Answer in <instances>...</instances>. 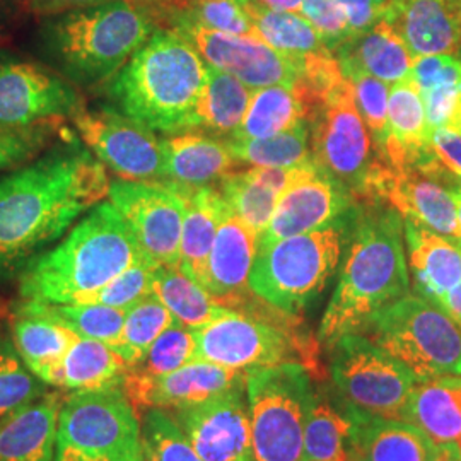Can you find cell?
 <instances>
[{
    "label": "cell",
    "instance_id": "1",
    "mask_svg": "<svg viewBox=\"0 0 461 461\" xmlns=\"http://www.w3.org/2000/svg\"><path fill=\"white\" fill-rule=\"evenodd\" d=\"M106 166L72 133L0 175V282L17 279L43 248L110 195Z\"/></svg>",
    "mask_w": 461,
    "mask_h": 461
},
{
    "label": "cell",
    "instance_id": "2",
    "mask_svg": "<svg viewBox=\"0 0 461 461\" xmlns=\"http://www.w3.org/2000/svg\"><path fill=\"white\" fill-rule=\"evenodd\" d=\"M146 260L125 217L99 202L64 241L34 257L19 274V294L51 304L84 303L132 265Z\"/></svg>",
    "mask_w": 461,
    "mask_h": 461
},
{
    "label": "cell",
    "instance_id": "3",
    "mask_svg": "<svg viewBox=\"0 0 461 461\" xmlns=\"http://www.w3.org/2000/svg\"><path fill=\"white\" fill-rule=\"evenodd\" d=\"M207 66L182 34L158 28L104 86L115 108L152 132L198 129L197 108Z\"/></svg>",
    "mask_w": 461,
    "mask_h": 461
},
{
    "label": "cell",
    "instance_id": "4",
    "mask_svg": "<svg viewBox=\"0 0 461 461\" xmlns=\"http://www.w3.org/2000/svg\"><path fill=\"white\" fill-rule=\"evenodd\" d=\"M158 26L123 0L45 17L40 45L53 68L83 89L104 87Z\"/></svg>",
    "mask_w": 461,
    "mask_h": 461
},
{
    "label": "cell",
    "instance_id": "5",
    "mask_svg": "<svg viewBox=\"0 0 461 461\" xmlns=\"http://www.w3.org/2000/svg\"><path fill=\"white\" fill-rule=\"evenodd\" d=\"M402 232V215L396 211L361 222L321 318L318 339L323 346L330 348L344 335L361 333L375 314L411 293Z\"/></svg>",
    "mask_w": 461,
    "mask_h": 461
},
{
    "label": "cell",
    "instance_id": "6",
    "mask_svg": "<svg viewBox=\"0 0 461 461\" xmlns=\"http://www.w3.org/2000/svg\"><path fill=\"white\" fill-rule=\"evenodd\" d=\"M342 257V230L325 226L258 243L249 291L285 316L299 314L327 287Z\"/></svg>",
    "mask_w": 461,
    "mask_h": 461
},
{
    "label": "cell",
    "instance_id": "7",
    "mask_svg": "<svg viewBox=\"0 0 461 461\" xmlns=\"http://www.w3.org/2000/svg\"><path fill=\"white\" fill-rule=\"evenodd\" d=\"M361 333L403 364L417 381L461 376V325L426 297L396 299Z\"/></svg>",
    "mask_w": 461,
    "mask_h": 461
},
{
    "label": "cell",
    "instance_id": "8",
    "mask_svg": "<svg viewBox=\"0 0 461 461\" xmlns=\"http://www.w3.org/2000/svg\"><path fill=\"white\" fill-rule=\"evenodd\" d=\"M53 461H144L140 420L122 386L79 390L64 400Z\"/></svg>",
    "mask_w": 461,
    "mask_h": 461
},
{
    "label": "cell",
    "instance_id": "9",
    "mask_svg": "<svg viewBox=\"0 0 461 461\" xmlns=\"http://www.w3.org/2000/svg\"><path fill=\"white\" fill-rule=\"evenodd\" d=\"M248 412L257 461H301L314 398L308 367L285 361L247 375Z\"/></svg>",
    "mask_w": 461,
    "mask_h": 461
},
{
    "label": "cell",
    "instance_id": "10",
    "mask_svg": "<svg viewBox=\"0 0 461 461\" xmlns=\"http://www.w3.org/2000/svg\"><path fill=\"white\" fill-rule=\"evenodd\" d=\"M333 398L348 417L403 420L417 379L363 333H348L330 347Z\"/></svg>",
    "mask_w": 461,
    "mask_h": 461
},
{
    "label": "cell",
    "instance_id": "11",
    "mask_svg": "<svg viewBox=\"0 0 461 461\" xmlns=\"http://www.w3.org/2000/svg\"><path fill=\"white\" fill-rule=\"evenodd\" d=\"M313 122L314 165L347 192L364 197L369 176L383 158H373V140L348 79L330 95Z\"/></svg>",
    "mask_w": 461,
    "mask_h": 461
},
{
    "label": "cell",
    "instance_id": "12",
    "mask_svg": "<svg viewBox=\"0 0 461 461\" xmlns=\"http://www.w3.org/2000/svg\"><path fill=\"white\" fill-rule=\"evenodd\" d=\"M76 132L118 178L165 182V140L116 108H83L70 118Z\"/></svg>",
    "mask_w": 461,
    "mask_h": 461
},
{
    "label": "cell",
    "instance_id": "13",
    "mask_svg": "<svg viewBox=\"0 0 461 461\" xmlns=\"http://www.w3.org/2000/svg\"><path fill=\"white\" fill-rule=\"evenodd\" d=\"M110 202L125 217L144 258L154 267H178L185 219L183 186L169 182L110 183Z\"/></svg>",
    "mask_w": 461,
    "mask_h": 461
},
{
    "label": "cell",
    "instance_id": "14",
    "mask_svg": "<svg viewBox=\"0 0 461 461\" xmlns=\"http://www.w3.org/2000/svg\"><path fill=\"white\" fill-rule=\"evenodd\" d=\"M167 30L188 40L207 66L228 72L249 89L277 84L296 86L304 74L306 57L287 55L264 40L221 33L185 17H175Z\"/></svg>",
    "mask_w": 461,
    "mask_h": 461
},
{
    "label": "cell",
    "instance_id": "15",
    "mask_svg": "<svg viewBox=\"0 0 461 461\" xmlns=\"http://www.w3.org/2000/svg\"><path fill=\"white\" fill-rule=\"evenodd\" d=\"M83 106L77 87L57 70L0 53V125L28 127L72 118Z\"/></svg>",
    "mask_w": 461,
    "mask_h": 461
},
{
    "label": "cell",
    "instance_id": "16",
    "mask_svg": "<svg viewBox=\"0 0 461 461\" xmlns=\"http://www.w3.org/2000/svg\"><path fill=\"white\" fill-rule=\"evenodd\" d=\"M195 342L198 361L219 364L247 375L291 361L293 356V339L285 330L236 310L195 330Z\"/></svg>",
    "mask_w": 461,
    "mask_h": 461
},
{
    "label": "cell",
    "instance_id": "17",
    "mask_svg": "<svg viewBox=\"0 0 461 461\" xmlns=\"http://www.w3.org/2000/svg\"><path fill=\"white\" fill-rule=\"evenodd\" d=\"M364 197L384 198L403 219L461 241L453 192L415 166L393 167L381 159L369 176Z\"/></svg>",
    "mask_w": 461,
    "mask_h": 461
},
{
    "label": "cell",
    "instance_id": "18",
    "mask_svg": "<svg viewBox=\"0 0 461 461\" xmlns=\"http://www.w3.org/2000/svg\"><path fill=\"white\" fill-rule=\"evenodd\" d=\"M247 384L203 403L169 411L202 461H257Z\"/></svg>",
    "mask_w": 461,
    "mask_h": 461
},
{
    "label": "cell",
    "instance_id": "19",
    "mask_svg": "<svg viewBox=\"0 0 461 461\" xmlns=\"http://www.w3.org/2000/svg\"><path fill=\"white\" fill-rule=\"evenodd\" d=\"M245 384L247 373L197 359L156 378H142L127 373L122 388L137 411H176L203 403Z\"/></svg>",
    "mask_w": 461,
    "mask_h": 461
},
{
    "label": "cell",
    "instance_id": "20",
    "mask_svg": "<svg viewBox=\"0 0 461 461\" xmlns=\"http://www.w3.org/2000/svg\"><path fill=\"white\" fill-rule=\"evenodd\" d=\"M383 21L413 59L461 50V0H388Z\"/></svg>",
    "mask_w": 461,
    "mask_h": 461
},
{
    "label": "cell",
    "instance_id": "21",
    "mask_svg": "<svg viewBox=\"0 0 461 461\" xmlns=\"http://www.w3.org/2000/svg\"><path fill=\"white\" fill-rule=\"evenodd\" d=\"M258 238L230 207L217 228L205 289L230 310L240 312L247 304L249 272L258 251Z\"/></svg>",
    "mask_w": 461,
    "mask_h": 461
},
{
    "label": "cell",
    "instance_id": "22",
    "mask_svg": "<svg viewBox=\"0 0 461 461\" xmlns=\"http://www.w3.org/2000/svg\"><path fill=\"white\" fill-rule=\"evenodd\" d=\"M348 205L347 190L323 171L291 185L280 197L274 217L258 238L270 243L330 226Z\"/></svg>",
    "mask_w": 461,
    "mask_h": 461
},
{
    "label": "cell",
    "instance_id": "23",
    "mask_svg": "<svg viewBox=\"0 0 461 461\" xmlns=\"http://www.w3.org/2000/svg\"><path fill=\"white\" fill-rule=\"evenodd\" d=\"M379 156L393 167H420L432 158L424 101L411 74L390 87L388 132Z\"/></svg>",
    "mask_w": 461,
    "mask_h": 461
},
{
    "label": "cell",
    "instance_id": "24",
    "mask_svg": "<svg viewBox=\"0 0 461 461\" xmlns=\"http://www.w3.org/2000/svg\"><path fill=\"white\" fill-rule=\"evenodd\" d=\"M348 420L347 461H432L439 451L422 429L407 420L361 415Z\"/></svg>",
    "mask_w": 461,
    "mask_h": 461
},
{
    "label": "cell",
    "instance_id": "25",
    "mask_svg": "<svg viewBox=\"0 0 461 461\" xmlns=\"http://www.w3.org/2000/svg\"><path fill=\"white\" fill-rule=\"evenodd\" d=\"M403 221L415 289L438 304L461 280V245L412 221Z\"/></svg>",
    "mask_w": 461,
    "mask_h": 461
},
{
    "label": "cell",
    "instance_id": "26",
    "mask_svg": "<svg viewBox=\"0 0 461 461\" xmlns=\"http://www.w3.org/2000/svg\"><path fill=\"white\" fill-rule=\"evenodd\" d=\"M62 403L59 393H47L0 419V461H53Z\"/></svg>",
    "mask_w": 461,
    "mask_h": 461
},
{
    "label": "cell",
    "instance_id": "27",
    "mask_svg": "<svg viewBox=\"0 0 461 461\" xmlns=\"http://www.w3.org/2000/svg\"><path fill=\"white\" fill-rule=\"evenodd\" d=\"M342 72H364L386 84L409 77L413 55L400 36L383 19L373 28L350 34L333 49Z\"/></svg>",
    "mask_w": 461,
    "mask_h": 461
},
{
    "label": "cell",
    "instance_id": "28",
    "mask_svg": "<svg viewBox=\"0 0 461 461\" xmlns=\"http://www.w3.org/2000/svg\"><path fill=\"white\" fill-rule=\"evenodd\" d=\"M165 182L188 188L222 180L240 163L226 140L202 133H178L165 139Z\"/></svg>",
    "mask_w": 461,
    "mask_h": 461
},
{
    "label": "cell",
    "instance_id": "29",
    "mask_svg": "<svg viewBox=\"0 0 461 461\" xmlns=\"http://www.w3.org/2000/svg\"><path fill=\"white\" fill-rule=\"evenodd\" d=\"M183 192L185 219L178 268L190 279L197 280L200 285L205 287L209 257L214 247L217 228L224 214L230 211V203L212 186H183Z\"/></svg>",
    "mask_w": 461,
    "mask_h": 461
},
{
    "label": "cell",
    "instance_id": "30",
    "mask_svg": "<svg viewBox=\"0 0 461 461\" xmlns=\"http://www.w3.org/2000/svg\"><path fill=\"white\" fill-rule=\"evenodd\" d=\"M403 420L422 429L436 445H455L461 451V376L417 381Z\"/></svg>",
    "mask_w": 461,
    "mask_h": 461
},
{
    "label": "cell",
    "instance_id": "31",
    "mask_svg": "<svg viewBox=\"0 0 461 461\" xmlns=\"http://www.w3.org/2000/svg\"><path fill=\"white\" fill-rule=\"evenodd\" d=\"M14 314L13 342L23 361L43 383L59 386L60 366L79 337L47 316L21 310Z\"/></svg>",
    "mask_w": 461,
    "mask_h": 461
},
{
    "label": "cell",
    "instance_id": "32",
    "mask_svg": "<svg viewBox=\"0 0 461 461\" xmlns=\"http://www.w3.org/2000/svg\"><path fill=\"white\" fill-rule=\"evenodd\" d=\"M313 104L297 86H268L255 89L240 129L230 139H268L314 120Z\"/></svg>",
    "mask_w": 461,
    "mask_h": 461
},
{
    "label": "cell",
    "instance_id": "33",
    "mask_svg": "<svg viewBox=\"0 0 461 461\" xmlns=\"http://www.w3.org/2000/svg\"><path fill=\"white\" fill-rule=\"evenodd\" d=\"M129 367L112 347L79 337L60 366L59 386L76 392L123 386Z\"/></svg>",
    "mask_w": 461,
    "mask_h": 461
},
{
    "label": "cell",
    "instance_id": "34",
    "mask_svg": "<svg viewBox=\"0 0 461 461\" xmlns=\"http://www.w3.org/2000/svg\"><path fill=\"white\" fill-rule=\"evenodd\" d=\"M154 294L180 325L194 331L230 312V308L217 303L203 285L190 279L178 267H159L156 270Z\"/></svg>",
    "mask_w": 461,
    "mask_h": 461
},
{
    "label": "cell",
    "instance_id": "35",
    "mask_svg": "<svg viewBox=\"0 0 461 461\" xmlns=\"http://www.w3.org/2000/svg\"><path fill=\"white\" fill-rule=\"evenodd\" d=\"M16 310L47 316L50 320L72 330L77 337L98 340L112 348H115L120 342L127 316L125 310L95 303L51 304L24 299L21 304H17Z\"/></svg>",
    "mask_w": 461,
    "mask_h": 461
},
{
    "label": "cell",
    "instance_id": "36",
    "mask_svg": "<svg viewBox=\"0 0 461 461\" xmlns=\"http://www.w3.org/2000/svg\"><path fill=\"white\" fill-rule=\"evenodd\" d=\"M240 4L258 36L272 49L294 57H308L330 50L301 14L272 9L262 0H240Z\"/></svg>",
    "mask_w": 461,
    "mask_h": 461
},
{
    "label": "cell",
    "instance_id": "37",
    "mask_svg": "<svg viewBox=\"0 0 461 461\" xmlns=\"http://www.w3.org/2000/svg\"><path fill=\"white\" fill-rule=\"evenodd\" d=\"M253 91L228 72L207 66V81L198 101V129L236 132L245 118Z\"/></svg>",
    "mask_w": 461,
    "mask_h": 461
},
{
    "label": "cell",
    "instance_id": "38",
    "mask_svg": "<svg viewBox=\"0 0 461 461\" xmlns=\"http://www.w3.org/2000/svg\"><path fill=\"white\" fill-rule=\"evenodd\" d=\"M352 422L329 392H316L306 419L301 461L347 458Z\"/></svg>",
    "mask_w": 461,
    "mask_h": 461
},
{
    "label": "cell",
    "instance_id": "39",
    "mask_svg": "<svg viewBox=\"0 0 461 461\" xmlns=\"http://www.w3.org/2000/svg\"><path fill=\"white\" fill-rule=\"evenodd\" d=\"M221 194L234 214L240 215L258 236L268 228L282 197L279 190L265 182L255 167L224 176Z\"/></svg>",
    "mask_w": 461,
    "mask_h": 461
},
{
    "label": "cell",
    "instance_id": "40",
    "mask_svg": "<svg viewBox=\"0 0 461 461\" xmlns=\"http://www.w3.org/2000/svg\"><path fill=\"white\" fill-rule=\"evenodd\" d=\"M310 131L299 123L287 132L268 139H228L234 158L255 167H293L310 159Z\"/></svg>",
    "mask_w": 461,
    "mask_h": 461
},
{
    "label": "cell",
    "instance_id": "41",
    "mask_svg": "<svg viewBox=\"0 0 461 461\" xmlns=\"http://www.w3.org/2000/svg\"><path fill=\"white\" fill-rule=\"evenodd\" d=\"M175 321L173 314L158 296L150 294L127 312L120 342L113 350L129 366H135L142 361L158 337Z\"/></svg>",
    "mask_w": 461,
    "mask_h": 461
},
{
    "label": "cell",
    "instance_id": "42",
    "mask_svg": "<svg viewBox=\"0 0 461 461\" xmlns=\"http://www.w3.org/2000/svg\"><path fill=\"white\" fill-rule=\"evenodd\" d=\"M47 395V383L23 361L13 340L0 333V419Z\"/></svg>",
    "mask_w": 461,
    "mask_h": 461
},
{
    "label": "cell",
    "instance_id": "43",
    "mask_svg": "<svg viewBox=\"0 0 461 461\" xmlns=\"http://www.w3.org/2000/svg\"><path fill=\"white\" fill-rule=\"evenodd\" d=\"M144 461H202L173 413L148 409L140 419Z\"/></svg>",
    "mask_w": 461,
    "mask_h": 461
},
{
    "label": "cell",
    "instance_id": "44",
    "mask_svg": "<svg viewBox=\"0 0 461 461\" xmlns=\"http://www.w3.org/2000/svg\"><path fill=\"white\" fill-rule=\"evenodd\" d=\"M197 359L195 331L175 321L150 346L142 361L131 366L129 373L142 378L169 375Z\"/></svg>",
    "mask_w": 461,
    "mask_h": 461
},
{
    "label": "cell",
    "instance_id": "45",
    "mask_svg": "<svg viewBox=\"0 0 461 461\" xmlns=\"http://www.w3.org/2000/svg\"><path fill=\"white\" fill-rule=\"evenodd\" d=\"M175 17L190 19L200 26L221 33L262 40L251 24L245 9L241 7L240 0H176L171 21Z\"/></svg>",
    "mask_w": 461,
    "mask_h": 461
},
{
    "label": "cell",
    "instance_id": "46",
    "mask_svg": "<svg viewBox=\"0 0 461 461\" xmlns=\"http://www.w3.org/2000/svg\"><path fill=\"white\" fill-rule=\"evenodd\" d=\"M59 133V120L28 127L0 125V171H13L28 165L53 146Z\"/></svg>",
    "mask_w": 461,
    "mask_h": 461
},
{
    "label": "cell",
    "instance_id": "47",
    "mask_svg": "<svg viewBox=\"0 0 461 461\" xmlns=\"http://www.w3.org/2000/svg\"><path fill=\"white\" fill-rule=\"evenodd\" d=\"M158 267L140 260L127 268L123 274L101 287L98 293L87 297L84 303H95V304H104L118 310L129 312L137 303L142 299L154 294V277H156Z\"/></svg>",
    "mask_w": 461,
    "mask_h": 461
},
{
    "label": "cell",
    "instance_id": "48",
    "mask_svg": "<svg viewBox=\"0 0 461 461\" xmlns=\"http://www.w3.org/2000/svg\"><path fill=\"white\" fill-rule=\"evenodd\" d=\"M344 76L354 86L357 110L363 116L367 131H371L375 137L378 152H381V148L386 139V132H388L390 86L369 74L356 72V70L346 72Z\"/></svg>",
    "mask_w": 461,
    "mask_h": 461
},
{
    "label": "cell",
    "instance_id": "49",
    "mask_svg": "<svg viewBox=\"0 0 461 461\" xmlns=\"http://www.w3.org/2000/svg\"><path fill=\"white\" fill-rule=\"evenodd\" d=\"M299 14L313 26L330 50L337 49L352 34L346 11L337 0H303Z\"/></svg>",
    "mask_w": 461,
    "mask_h": 461
},
{
    "label": "cell",
    "instance_id": "50",
    "mask_svg": "<svg viewBox=\"0 0 461 461\" xmlns=\"http://www.w3.org/2000/svg\"><path fill=\"white\" fill-rule=\"evenodd\" d=\"M411 77L420 93L439 86L461 84V59L455 53L415 57Z\"/></svg>",
    "mask_w": 461,
    "mask_h": 461
},
{
    "label": "cell",
    "instance_id": "51",
    "mask_svg": "<svg viewBox=\"0 0 461 461\" xmlns=\"http://www.w3.org/2000/svg\"><path fill=\"white\" fill-rule=\"evenodd\" d=\"M430 149L436 156L434 178L446 188L453 178H461V135L446 127L430 132Z\"/></svg>",
    "mask_w": 461,
    "mask_h": 461
},
{
    "label": "cell",
    "instance_id": "52",
    "mask_svg": "<svg viewBox=\"0 0 461 461\" xmlns=\"http://www.w3.org/2000/svg\"><path fill=\"white\" fill-rule=\"evenodd\" d=\"M420 95L430 132L441 127H449L461 110V84L432 87Z\"/></svg>",
    "mask_w": 461,
    "mask_h": 461
},
{
    "label": "cell",
    "instance_id": "53",
    "mask_svg": "<svg viewBox=\"0 0 461 461\" xmlns=\"http://www.w3.org/2000/svg\"><path fill=\"white\" fill-rule=\"evenodd\" d=\"M346 11L352 34L373 28L383 19L388 0H337Z\"/></svg>",
    "mask_w": 461,
    "mask_h": 461
},
{
    "label": "cell",
    "instance_id": "54",
    "mask_svg": "<svg viewBox=\"0 0 461 461\" xmlns=\"http://www.w3.org/2000/svg\"><path fill=\"white\" fill-rule=\"evenodd\" d=\"M21 2L30 13L45 19V17L59 16L77 9L93 7L108 0H21Z\"/></svg>",
    "mask_w": 461,
    "mask_h": 461
},
{
    "label": "cell",
    "instance_id": "55",
    "mask_svg": "<svg viewBox=\"0 0 461 461\" xmlns=\"http://www.w3.org/2000/svg\"><path fill=\"white\" fill-rule=\"evenodd\" d=\"M131 4L161 30H166L169 24V19L175 13V4L176 0H123Z\"/></svg>",
    "mask_w": 461,
    "mask_h": 461
},
{
    "label": "cell",
    "instance_id": "56",
    "mask_svg": "<svg viewBox=\"0 0 461 461\" xmlns=\"http://www.w3.org/2000/svg\"><path fill=\"white\" fill-rule=\"evenodd\" d=\"M438 306L461 325V280L438 303Z\"/></svg>",
    "mask_w": 461,
    "mask_h": 461
},
{
    "label": "cell",
    "instance_id": "57",
    "mask_svg": "<svg viewBox=\"0 0 461 461\" xmlns=\"http://www.w3.org/2000/svg\"><path fill=\"white\" fill-rule=\"evenodd\" d=\"M265 5L272 7V9H279V11H287V13H301L303 7V0H262Z\"/></svg>",
    "mask_w": 461,
    "mask_h": 461
},
{
    "label": "cell",
    "instance_id": "58",
    "mask_svg": "<svg viewBox=\"0 0 461 461\" xmlns=\"http://www.w3.org/2000/svg\"><path fill=\"white\" fill-rule=\"evenodd\" d=\"M432 461H461L460 447L455 445H441L436 458Z\"/></svg>",
    "mask_w": 461,
    "mask_h": 461
},
{
    "label": "cell",
    "instance_id": "59",
    "mask_svg": "<svg viewBox=\"0 0 461 461\" xmlns=\"http://www.w3.org/2000/svg\"><path fill=\"white\" fill-rule=\"evenodd\" d=\"M446 129L455 131V132H458L461 135V110L458 112V115L455 116V120L451 122V125H449V127H446Z\"/></svg>",
    "mask_w": 461,
    "mask_h": 461
},
{
    "label": "cell",
    "instance_id": "60",
    "mask_svg": "<svg viewBox=\"0 0 461 461\" xmlns=\"http://www.w3.org/2000/svg\"><path fill=\"white\" fill-rule=\"evenodd\" d=\"M447 190L461 194V178H453V180L449 182V185H447Z\"/></svg>",
    "mask_w": 461,
    "mask_h": 461
},
{
    "label": "cell",
    "instance_id": "61",
    "mask_svg": "<svg viewBox=\"0 0 461 461\" xmlns=\"http://www.w3.org/2000/svg\"><path fill=\"white\" fill-rule=\"evenodd\" d=\"M453 197H455V202H456V211H458V221H460L461 226V194H458V192H453Z\"/></svg>",
    "mask_w": 461,
    "mask_h": 461
},
{
    "label": "cell",
    "instance_id": "62",
    "mask_svg": "<svg viewBox=\"0 0 461 461\" xmlns=\"http://www.w3.org/2000/svg\"><path fill=\"white\" fill-rule=\"evenodd\" d=\"M335 461H347V458H340V460H335Z\"/></svg>",
    "mask_w": 461,
    "mask_h": 461
},
{
    "label": "cell",
    "instance_id": "63",
    "mask_svg": "<svg viewBox=\"0 0 461 461\" xmlns=\"http://www.w3.org/2000/svg\"><path fill=\"white\" fill-rule=\"evenodd\" d=\"M458 53H460V55H458V57H460V59H461V50H460V51H458Z\"/></svg>",
    "mask_w": 461,
    "mask_h": 461
},
{
    "label": "cell",
    "instance_id": "64",
    "mask_svg": "<svg viewBox=\"0 0 461 461\" xmlns=\"http://www.w3.org/2000/svg\"><path fill=\"white\" fill-rule=\"evenodd\" d=\"M456 243H458V241H456ZM460 245H461V241H460Z\"/></svg>",
    "mask_w": 461,
    "mask_h": 461
}]
</instances>
